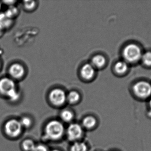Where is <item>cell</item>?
Returning <instances> with one entry per match:
<instances>
[{
	"instance_id": "obj_8",
	"label": "cell",
	"mask_w": 151,
	"mask_h": 151,
	"mask_svg": "<svg viewBox=\"0 0 151 151\" xmlns=\"http://www.w3.org/2000/svg\"><path fill=\"white\" fill-rule=\"evenodd\" d=\"M81 74L83 79L87 80L91 79L95 75V68L91 64H85L81 69Z\"/></svg>"
},
{
	"instance_id": "obj_13",
	"label": "cell",
	"mask_w": 151,
	"mask_h": 151,
	"mask_svg": "<svg viewBox=\"0 0 151 151\" xmlns=\"http://www.w3.org/2000/svg\"><path fill=\"white\" fill-rule=\"evenodd\" d=\"M80 98V95L79 93L75 91H71L69 93L66 99L70 103H77Z\"/></svg>"
},
{
	"instance_id": "obj_2",
	"label": "cell",
	"mask_w": 151,
	"mask_h": 151,
	"mask_svg": "<svg viewBox=\"0 0 151 151\" xmlns=\"http://www.w3.org/2000/svg\"><path fill=\"white\" fill-rule=\"evenodd\" d=\"M64 129L63 124L57 121H52L48 123L45 133L48 138L52 140L59 139L63 134Z\"/></svg>"
},
{
	"instance_id": "obj_3",
	"label": "cell",
	"mask_w": 151,
	"mask_h": 151,
	"mask_svg": "<svg viewBox=\"0 0 151 151\" xmlns=\"http://www.w3.org/2000/svg\"><path fill=\"white\" fill-rule=\"evenodd\" d=\"M134 94L137 98L142 100L147 99L151 96V84L145 81H140L133 86Z\"/></svg>"
},
{
	"instance_id": "obj_16",
	"label": "cell",
	"mask_w": 151,
	"mask_h": 151,
	"mask_svg": "<svg viewBox=\"0 0 151 151\" xmlns=\"http://www.w3.org/2000/svg\"><path fill=\"white\" fill-rule=\"evenodd\" d=\"M86 144L83 143L76 142L74 143L71 148V151H87Z\"/></svg>"
},
{
	"instance_id": "obj_25",
	"label": "cell",
	"mask_w": 151,
	"mask_h": 151,
	"mask_svg": "<svg viewBox=\"0 0 151 151\" xmlns=\"http://www.w3.org/2000/svg\"><path fill=\"white\" fill-rule=\"evenodd\" d=\"M149 106H150V111H151V98L150 99V102H149Z\"/></svg>"
},
{
	"instance_id": "obj_11",
	"label": "cell",
	"mask_w": 151,
	"mask_h": 151,
	"mask_svg": "<svg viewBox=\"0 0 151 151\" xmlns=\"http://www.w3.org/2000/svg\"><path fill=\"white\" fill-rule=\"evenodd\" d=\"M129 69L128 64L125 61H119L115 64L114 66L115 72L119 74L126 73Z\"/></svg>"
},
{
	"instance_id": "obj_21",
	"label": "cell",
	"mask_w": 151,
	"mask_h": 151,
	"mask_svg": "<svg viewBox=\"0 0 151 151\" xmlns=\"http://www.w3.org/2000/svg\"><path fill=\"white\" fill-rule=\"evenodd\" d=\"M24 5L27 9L31 10L35 8L36 5V3L34 1H24Z\"/></svg>"
},
{
	"instance_id": "obj_18",
	"label": "cell",
	"mask_w": 151,
	"mask_h": 151,
	"mask_svg": "<svg viewBox=\"0 0 151 151\" xmlns=\"http://www.w3.org/2000/svg\"><path fill=\"white\" fill-rule=\"evenodd\" d=\"M61 115L63 120L66 122L70 121L73 118V115L72 113L68 110L63 111Z\"/></svg>"
},
{
	"instance_id": "obj_27",
	"label": "cell",
	"mask_w": 151,
	"mask_h": 151,
	"mask_svg": "<svg viewBox=\"0 0 151 151\" xmlns=\"http://www.w3.org/2000/svg\"><path fill=\"white\" fill-rule=\"evenodd\" d=\"M1 4H0V9H1Z\"/></svg>"
},
{
	"instance_id": "obj_17",
	"label": "cell",
	"mask_w": 151,
	"mask_h": 151,
	"mask_svg": "<svg viewBox=\"0 0 151 151\" xmlns=\"http://www.w3.org/2000/svg\"><path fill=\"white\" fill-rule=\"evenodd\" d=\"M11 23V20L5 13L0 14V25L4 28L5 27L9 25Z\"/></svg>"
},
{
	"instance_id": "obj_24",
	"label": "cell",
	"mask_w": 151,
	"mask_h": 151,
	"mask_svg": "<svg viewBox=\"0 0 151 151\" xmlns=\"http://www.w3.org/2000/svg\"><path fill=\"white\" fill-rule=\"evenodd\" d=\"M3 28H4L2 27H1V25H0V35L1 34L2 32V30L3 29Z\"/></svg>"
},
{
	"instance_id": "obj_9",
	"label": "cell",
	"mask_w": 151,
	"mask_h": 151,
	"mask_svg": "<svg viewBox=\"0 0 151 151\" xmlns=\"http://www.w3.org/2000/svg\"><path fill=\"white\" fill-rule=\"evenodd\" d=\"M24 67L19 64H14L10 67V74L15 79H19L23 77L24 74Z\"/></svg>"
},
{
	"instance_id": "obj_12",
	"label": "cell",
	"mask_w": 151,
	"mask_h": 151,
	"mask_svg": "<svg viewBox=\"0 0 151 151\" xmlns=\"http://www.w3.org/2000/svg\"><path fill=\"white\" fill-rule=\"evenodd\" d=\"M96 123V119L93 117L89 116L83 119V126L86 128H92L95 126Z\"/></svg>"
},
{
	"instance_id": "obj_26",
	"label": "cell",
	"mask_w": 151,
	"mask_h": 151,
	"mask_svg": "<svg viewBox=\"0 0 151 151\" xmlns=\"http://www.w3.org/2000/svg\"><path fill=\"white\" fill-rule=\"evenodd\" d=\"M52 151H59L57 150H53Z\"/></svg>"
},
{
	"instance_id": "obj_10",
	"label": "cell",
	"mask_w": 151,
	"mask_h": 151,
	"mask_svg": "<svg viewBox=\"0 0 151 151\" xmlns=\"http://www.w3.org/2000/svg\"><path fill=\"white\" fill-rule=\"evenodd\" d=\"M106 59L102 55H98L95 56L91 59V64L94 68H101L105 65Z\"/></svg>"
},
{
	"instance_id": "obj_15",
	"label": "cell",
	"mask_w": 151,
	"mask_h": 151,
	"mask_svg": "<svg viewBox=\"0 0 151 151\" xmlns=\"http://www.w3.org/2000/svg\"><path fill=\"white\" fill-rule=\"evenodd\" d=\"M141 60L146 66H151V51H147L143 53Z\"/></svg>"
},
{
	"instance_id": "obj_14",
	"label": "cell",
	"mask_w": 151,
	"mask_h": 151,
	"mask_svg": "<svg viewBox=\"0 0 151 151\" xmlns=\"http://www.w3.org/2000/svg\"><path fill=\"white\" fill-rule=\"evenodd\" d=\"M22 147L24 151H33L35 146L34 143L32 140H26L22 143Z\"/></svg>"
},
{
	"instance_id": "obj_1",
	"label": "cell",
	"mask_w": 151,
	"mask_h": 151,
	"mask_svg": "<svg viewBox=\"0 0 151 151\" xmlns=\"http://www.w3.org/2000/svg\"><path fill=\"white\" fill-rule=\"evenodd\" d=\"M143 53L142 49L135 43H129L126 45L122 51V55L127 63H137L141 60Z\"/></svg>"
},
{
	"instance_id": "obj_22",
	"label": "cell",
	"mask_w": 151,
	"mask_h": 151,
	"mask_svg": "<svg viewBox=\"0 0 151 151\" xmlns=\"http://www.w3.org/2000/svg\"><path fill=\"white\" fill-rule=\"evenodd\" d=\"M16 12H17V9L15 8H10L6 12L5 14L8 17L11 18L12 17L14 16V14H16Z\"/></svg>"
},
{
	"instance_id": "obj_6",
	"label": "cell",
	"mask_w": 151,
	"mask_h": 151,
	"mask_svg": "<svg viewBox=\"0 0 151 151\" xmlns=\"http://www.w3.org/2000/svg\"><path fill=\"white\" fill-rule=\"evenodd\" d=\"M15 89L14 82L9 78H3L0 80V93L8 96L9 94Z\"/></svg>"
},
{
	"instance_id": "obj_4",
	"label": "cell",
	"mask_w": 151,
	"mask_h": 151,
	"mask_svg": "<svg viewBox=\"0 0 151 151\" xmlns=\"http://www.w3.org/2000/svg\"><path fill=\"white\" fill-rule=\"evenodd\" d=\"M22 129L20 121L14 119L8 121L4 126L5 134L12 138L18 137L21 134Z\"/></svg>"
},
{
	"instance_id": "obj_20",
	"label": "cell",
	"mask_w": 151,
	"mask_h": 151,
	"mask_svg": "<svg viewBox=\"0 0 151 151\" xmlns=\"http://www.w3.org/2000/svg\"><path fill=\"white\" fill-rule=\"evenodd\" d=\"M19 94H18L16 89L10 92L8 95V97L12 101H15L17 100L19 98Z\"/></svg>"
},
{
	"instance_id": "obj_7",
	"label": "cell",
	"mask_w": 151,
	"mask_h": 151,
	"mask_svg": "<svg viewBox=\"0 0 151 151\" xmlns=\"http://www.w3.org/2000/svg\"><path fill=\"white\" fill-rule=\"evenodd\" d=\"M68 138L71 141L79 139L82 134V129L80 125L73 124L70 125L67 130Z\"/></svg>"
},
{
	"instance_id": "obj_19",
	"label": "cell",
	"mask_w": 151,
	"mask_h": 151,
	"mask_svg": "<svg viewBox=\"0 0 151 151\" xmlns=\"http://www.w3.org/2000/svg\"><path fill=\"white\" fill-rule=\"evenodd\" d=\"M19 121L21 123L22 127H24L25 128L29 127L32 124V121L31 119L28 117H24Z\"/></svg>"
},
{
	"instance_id": "obj_23",
	"label": "cell",
	"mask_w": 151,
	"mask_h": 151,
	"mask_svg": "<svg viewBox=\"0 0 151 151\" xmlns=\"http://www.w3.org/2000/svg\"><path fill=\"white\" fill-rule=\"evenodd\" d=\"M33 151H48L45 146L42 145L36 146Z\"/></svg>"
},
{
	"instance_id": "obj_5",
	"label": "cell",
	"mask_w": 151,
	"mask_h": 151,
	"mask_svg": "<svg viewBox=\"0 0 151 151\" xmlns=\"http://www.w3.org/2000/svg\"><path fill=\"white\" fill-rule=\"evenodd\" d=\"M49 98L52 104L59 106L64 103L66 100V95L63 90L57 88L50 92Z\"/></svg>"
}]
</instances>
